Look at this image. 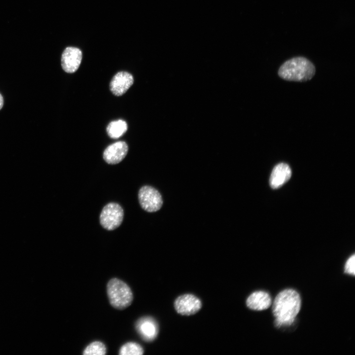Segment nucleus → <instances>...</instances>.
Listing matches in <instances>:
<instances>
[{
  "label": "nucleus",
  "mask_w": 355,
  "mask_h": 355,
  "mask_svg": "<svg viewBox=\"0 0 355 355\" xmlns=\"http://www.w3.org/2000/svg\"><path fill=\"white\" fill-rule=\"evenodd\" d=\"M301 305L300 296L294 289H285L279 292L272 306L275 327L291 325L300 311Z\"/></svg>",
  "instance_id": "obj_1"
},
{
  "label": "nucleus",
  "mask_w": 355,
  "mask_h": 355,
  "mask_svg": "<svg viewBox=\"0 0 355 355\" xmlns=\"http://www.w3.org/2000/svg\"><path fill=\"white\" fill-rule=\"evenodd\" d=\"M315 73L313 64L303 57H296L285 61L280 68L279 76L288 81H305L311 79Z\"/></svg>",
  "instance_id": "obj_2"
},
{
  "label": "nucleus",
  "mask_w": 355,
  "mask_h": 355,
  "mask_svg": "<svg viewBox=\"0 0 355 355\" xmlns=\"http://www.w3.org/2000/svg\"><path fill=\"white\" fill-rule=\"evenodd\" d=\"M109 302L114 308L123 310L132 304L134 296L130 287L122 280L113 278L106 284Z\"/></svg>",
  "instance_id": "obj_3"
},
{
  "label": "nucleus",
  "mask_w": 355,
  "mask_h": 355,
  "mask_svg": "<svg viewBox=\"0 0 355 355\" xmlns=\"http://www.w3.org/2000/svg\"><path fill=\"white\" fill-rule=\"evenodd\" d=\"M123 216L124 211L121 206L111 202L103 208L100 215V222L104 228L111 231L121 225Z\"/></svg>",
  "instance_id": "obj_4"
},
{
  "label": "nucleus",
  "mask_w": 355,
  "mask_h": 355,
  "mask_svg": "<svg viewBox=\"0 0 355 355\" xmlns=\"http://www.w3.org/2000/svg\"><path fill=\"white\" fill-rule=\"evenodd\" d=\"M138 199L142 209L149 213L158 211L163 205V200L160 192L156 188L149 185L143 186L140 189Z\"/></svg>",
  "instance_id": "obj_5"
},
{
  "label": "nucleus",
  "mask_w": 355,
  "mask_h": 355,
  "mask_svg": "<svg viewBox=\"0 0 355 355\" xmlns=\"http://www.w3.org/2000/svg\"><path fill=\"white\" fill-rule=\"evenodd\" d=\"M174 306L178 313L189 316L197 313L201 308L200 300L191 294H186L178 297L175 300Z\"/></svg>",
  "instance_id": "obj_6"
},
{
  "label": "nucleus",
  "mask_w": 355,
  "mask_h": 355,
  "mask_svg": "<svg viewBox=\"0 0 355 355\" xmlns=\"http://www.w3.org/2000/svg\"><path fill=\"white\" fill-rule=\"evenodd\" d=\"M82 58L81 50L74 47H68L64 50L61 57V65L68 73L75 72L80 65Z\"/></svg>",
  "instance_id": "obj_7"
},
{
  "label": "nucleus",
  "mask_w": 355,
  "mask_h": 355,
  "mask_svg": "<svg viewBox=\"0 0 355 355\" xmlns=\"http://www.w3.org/2000/svg\"><path fill=\"white\" fill-rule=\"evenodd\" d=\"M135 328L143 340L146 342L153 341L158 333V324L151 317H144L138 319Z\"/></svg>",
  "instance_id": "obj_8"
},
{
  "label": "nucleus",
  "mask_w": 355,
  "mask_h": 355,
  "mask_svg": "<svg viewBox=\"0 0 355 355\" xmlns=\"http://www.w3.org/2000/svg\"><path fill=\"white\" fill-rule=\"evenodd\" d=\"M128 151L125 142H117L108 146L103 153L104 160L109 164H116L122 161Z\"/></svg>",
  "instance_id": "obj_9"
},
{
  "label": "nucleus",
  "mask_w": 355,
  "mask_h": 355,
  "mask_svg": "<svg viewBox=\"0 0 355 355\" xmlns=\"http://www.w3.org/2000/svg\"><path fill=\"white\" fill-rule=\"evenodd\" d=\"M134 83L132 75L127 71H119L115 74L110 82V90L112 94L120 96L125 94Z\"/></svg>",
  "instance_id": "obj_10"
},
{
  "label": "nucleus",
  "mask_w": 355,
  "mask_h": 355,
  "mask_svg": "<svg viewBox=\"0 0 355 355\" xmlns=\"http://www.w3.org/2000/svg\"><path fill=\"white\" fill-rule=\"evenodd\" d=\"M291 176L289 166L284 163H279L272 170L269 179L270 185L273 189L278 188L288 180Z\"/></svg>",
  "instance_id": "obj_11"
},
{
  "label": "nucleus",
  "mask_w": 355,
  "mask_h": 355,
  "mask_svg": "<svg viewBox=\"0 0 355 355\" xmlns=\"http://www.w3.org/2000/svg\"><path fill=\"white\" fill-rule=\"evenodd\" d=\"M272 299L268 293L264 291H256L252 293L247 298V307L252 310L262 311L270 307Z\"/></svg>",
  "instance_id": "obj_12"
},
{
  "label": "nucleus",
  "mask_w": 355,
  "mask_h": 355,
  "mask_svg": "<svg viewBox=\"0 0 355 355\" xmlns=\"http://www.w3.org/2000/svg\"><path fill=\"white\" fill-rule=\"evenodd\" d=\"M127 128L126 122L120 119L110 122L107 126L106 132L111 138L117 139L127 131Z\"/></svg>",
  "instance_id": "obj_13"
},
{
  "label": "nucleus",
  "mask_w": 355,
  "mask_h": 355,
  "mask_svg": "<svg viewBox=\"0 0 355 355\" xmlns=\"http://www.w3.org/2000/svg\"><path fill=\"white\" fill-rule=\"evenodd\" d=\"M144 353L142 346L135 342H128L123 344L119 350V355H142Z\"/></svg>",
  "instance_id": "obj_14"
},
{
  "label": "nucleus",
  "mask_w": 355,
  "mask_h": 355,
  "mask_svg": "<svg viewBox=\"0 0 355 355\" xmlns=\"http://www.w3.org/2000/svg\"><path fill=\"white\" fill-rule=\"evenodd\" d=\"M106 354V346L100 341H95L90 343L82 353L83 355H105Z\"/></svg>",
  "instance_id": "obj_15"
},
{
  "label": "nucleus",
  "mask_w": 355,
  "mask_h": 355,
  "mask_svg": "<svg viewBox=\"0 0 355 355\" xmlns=\"http://www.w3.org/2000/svg\"><path fill=\"white\" fill-rule=\"evenodd\" d=\"M355 255L353 254L347 260L344 267V272L354 276L355 275Z\"/></svg>",
  "instance_id": "obj_16"
},
{
  "label": "nucleus",
  "mask_w": 355,
  "mask_h": 355,
  "mask_svg": "<svg viewBox=\"0 0 355 355\" xmlns=\"http://www.w3.org/2000/svg\"><path fill=\"white\" fill-rule=\"evenodd\" d=\"M3 105V99L1 95L0 94V109L2 108Z\"/></svg>",
  "instance_id": "obj_17"
}]
</instances>
